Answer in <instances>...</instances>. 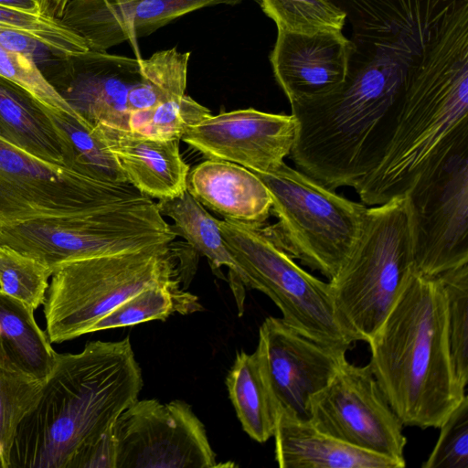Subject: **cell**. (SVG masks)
<instances>
[{"label": "cell", "mask_w": 468, "mask_h": 468, "mask_svg": "<svg viewBox=\"0 0 468 468\" xmlns=\"http://www.w3.org/2000/svg\"><path fill=\"white\" fill-rule=\"evenodd\" d=\"M468 141V0L455 4L413 56L354 187L366 206L404 197L420 175Z\"/></svg>", "instance_id": "6da1fadb"}, {"label": "cell", "mask_w": 468, "mask_h": 468, "mask_svg": "<svg viewBox=\"0 0 468 468\" xmlns=\"http://www.w3.org/2000/svg\"><path fill=\"white\" fill-rule=\"evenodd\" d=\"M143 385L129 336L58 354L38 399L17 428L9 468H70L138 399Z\"/></svg>", "instance_id": "7a4b0ae2"}, {"label": "cell", "mask_w": 468, "mask_h": 468, "mask_svg": "<svg viewBox=\"0 0 468 468\" xmlns=\"http://www.w3.org/2000/svg\"><path fill=\"white\" fill-rule=\"evenodd\" d=\"M411 59L393 48H356L339 87L291 102L297 133L290 157L296 169L331 189L354 188L365 176L372 144Z\"/></svg>", "instance_id": "3957f363"}, {"label": "cell", "mask_w": 468, "mask_h": 468, "mask_svg": "<svg viewBox=\"0 0 468 468\" xmlns=\"http://www.w3.org/2000/svg\"><path fill=\"white\" fill-rule=\"evenodd\" d=\"M367 343L373 375L403 426L439 428L465 395L451 359L439 278L412 272Z\"/></svg>", "instance_id": "277c9868"}, {"label": "cell", "mask_w": 468, "mask_h": 468, "mask_svg": "<svg viewBox=\"0 0 468 468\" xmlns=\"http://www.w3.org/2000/svg\"><path fill=\"white\" fill-rule=\"evenodd\" d=\"M170 245L82 258L57 266L43 309L50 343L89 334L99 320L142 290L179 282Z\"/></svg>", "instance_id": "5b68a950"}, {"label": "cell", "mask_w": 468, "mask_h": 468, "mask_svg": "<svg viewBox=\"0 0 468 468\" xmlns=\"http://www.w3.org/2000/svg\"><path fill=\"white\" fill-rule=\"evenodd\" d=\"M254 173L268 188L278 219L267 230L293 259L333 279L355 248L368 207L285 163Z\"/></svg>", "instance_id": "8992f818"}, {"label": "cell", "mask_w": 468, "mask_h": 468, "mask_svg": "<svg viewBox=\"0 0 468 468\" xmlns=\"http://www.w3.org/2000/svg\"><path fill=\"white\" fill-rule=\"evenodd\" d=\"M412 272L406 197L368 207L355 248L328 282L339 313L360 341L373 336Z\"/></svg>", "instance_id": "52a82bcc"}, {"label": "cell", "mask_w": 468, "mask_h": 468, "mask_svg": "<svg viewBox=\"0 0 468 468\" xmlns=\"http://www.w3.org/2000/svg\"><path fill=\"white\" fill-rule=\"evenodd\" d=\"M245 287L266 294L291 327L318 342L346 348L360 341L335 303L329 282L301 268L266 227L219 220Z\"/></svg>", "instance_id": "ba28073f"}, {"label": "cell", "mask_w": 468, "mask_h": 468, "mask_svg": "<svg viewBox=\"0 0 468 468\" xmlns=\"http://www.w3.org/2000/svg\"><path fill=\"white\" fill-rule=\"evenodd\" d=\"M176 236L157 204L145 195L85 216L0 227V245L53 271L73 260L170 245Z\"/></svg>", "instance_id": "9c48e42d"}, {"label": "cell", "mask_w": 468, "mask_h": 468, "mask_svg": "<svg viewBox=\"0 0 468 468\" xmlns=\"http://www.w3.org/2000/svg\"><path fill=\"white\" fill-rule=\"evenodd\" d=\"M141 195L128 182L47 162L0 136V227L85 216Z\"/></svg>", "instance_id": "30bf717a"}, {"label": "cell", "mask_w": 468, "mask_h": 468, "mask_svg": "<svg viewBox=\"0 0 468 468\" xmlns=\"http://www.w3.org/2000/svg\"><path fill=\"white\" fill-rule=\"evenodd\" d=\"M414 271L429 277L468 262V141L419 176L405 195Z\"/></svg>", "instance_id": "8fae6325"}, {"label": "cell", "mask_w": 468, "mask_h": 468, "mask_svg": "<svg viewBox=\"0 0 468 468\" xmlns=\"http://www.w3.org/2000/svg\"><path fill=\"white\" fill-rule=\"evenodd\" d=\"M310 421L321 431L360 450L406 465L407 439L373 375L370 365L346 359L309 403Z\"/></svg>", "instance_id": "7c38bea8"}, {"label": "cell", "mask_w": 468, "mask_h": 468, "mask_svg": "<svg viewBox=\"0 0 468 468\" xmlns=\"http://www.w3.org/2000/svg\"><path fill=\"white\" fill-rule=\"evenodd\" d=\"M115 468H215L205 427L182 400H135L112 428Z\"/></svg>", "instance_id": "4fadbf2b"}, {"label": "cell", "mask_w": 468, "mask_h": 468, "mask_svg": "<svg viewBox=\"0 0 468 468\" xmlns=\"http://www.w3.org/2000/svg\"><path fill=\"white\" fill-rule=\"evenodd\" d=\"M255 351L278 410L303 420H310L311 398L346 359V348L307 337L272 316L261 324Z\"/></svg>", "instance_id": "5bb4252c"}, {"label": "cell", "mask_w": 468, "mask_h": 468, "mask_svg": "<svg viewBox=\"0 0 468 468\" xmlns=\"http://www.w3.org/2000/svg\"><path fill=\"white\" fill-rule=\"evenodd\" d=\"M296 133L297 122L292 114L249 108L210 114L190 126L181 141L207 159L265 173L290 156Z\"/></svg>", "instance_id": "9a60e30c"}, {"label": "cell", "mask_w": 468, "mask_h": 468, "mask_svg": "<svg viewBox=\"0 0 468 468\" xmlns=\"http://www.w3.org/2000/svg\"><path fill=\"white\" fill-rule=\"evenodd\" d=\"M242 0H70L61 21L81 37L90 50L108 48L129 41L135 46L177 17L217 5Z\"/></svg>", "instance_id": "2e32d148"}, {"label": "cell", "mask_w": 468, "mask_h": 468, "mask_svg": "<svg viewBox=\"0 0 468 468\" xmlns=\"http://www.w3.org/2000/svg\"><path fill=\"white\" fill-rule=\"evenodd\" d=\"M355 44L342 31L312 35L278 30L270 61L289 102L327 94L346 78Z\"/></svg>", "instance_id": "e0dca14e"}, {"label": "cell", "mask_w": 468, "mask_h": 468, "mask_svg": "<svg viewBox=\"0 0 468 468\" xmlns=\"http://www.w3.org/2000/svg\"><path fill=\"white\" fill-rule=\"evenodd\" d=\"M61 62L68 82L58 91L67 102L94 125L128 130L126 98L141 80L138 58L90 49Z\"/></svg>", "instance_id": "ac0fdd59"}, {"label": "cell", "mask_w": 468, "mask_h": 468, "mask_svg": "<svg viewBox=\"0 0 468 468\" xmlns=\"http://www.w3.org/2000/svg\"><path fill=\"white\" fill-rule=\"evenodd\" d=\"M331 1L350 20L356 48H388L416 56L460 0Z\"/></svg>", "instance_id": "d6986e66"}, {"label": "cell", "mask_w": 468, "mask_h": 468, "mask_svg": "<svg viewBox=\"0 0 468 468\" xmlns=\"http://www.w3.org/2000/svg\"><path fill=\"white\" fill-rule=\"evenodd\" d=\"M95 127L126 181L140 193L163 200L186 190L189 166L181 156L180 140L154 138L101 123Z\"/></svg>", "instance_id": "ffe728a7"}, {"label": "cell", "mask_w": 468, "mask_h": 468, "mask_svg": "<svg viewBox=\"0 0 468 468\" xmlns=\"http://www.w3.org/2000/svg\"><path fill=\"white\" fill-rule=\"evenodd\" d=\"M186 190L202 206L230 219L263 226L271 197L258 176L239 165L207 159L188 172Z\"/></svg>", "instance_id": "44dd1931"}, {"label": "cell", "mask_w": 468, "mask_h": 468, "mask_svg": "<svg viewBox=\"0 0 468 468\" xmlns=\"http://www.w3.org/2000/svg\"><path fill=\"white\" fill-rule=\"evenodd\" d=\"M275 460L282 468H402L399 462L352 447L309 420L278 410Z\"/></svg>", "instance_id": "7402d4cb"}, {"label": "cell", "mask_w": 468, "mask_h": 468, "mask_svg": "<svg viewBox=\"0 0 468 468\" xmlns=\"http://www.w3.org/2000/svg\"><path fill=\"white\" fill-rule=\"evenodd\" d=\"M0 136L47 162L78 165L92 174L79 162L69 139L50 120L44 106L27 91L2 77Z\"/></svg>", "instance_id": "603a6c76"}, {"label": "cell", "mask_w": 468, "mask_h": 468, "mask_svg": "<svg viewBox=\"0 0 468 468\" xmlns=\"http://www.w3.org/2000/svg\"><path fill=\"white\" fill-rule=\"evenodd\" d=\"M156 204L163 216L173 219L174 232L205 256L213 271H219L222 266L229 269V284L241 315L245 285L241 270L223 239L219 220L212 217L187 190L176 197L159 200Z\"/></svg>", "instance_id": "cb8c5ba5"}, {"label": "cell", "mask_w": 468, "mask_h": 468, "mask_svg": "<svg viewBox=\"0 0 468 468\" xmlns=\"http://www.w3.org/2000/svg\"><path fill=\"white\" fill-rule=\"evenodd\" d=\"M0 347L22 371L45 382L58 355L37 324L34 310L0 290Z\"/></svg>", "instance_id": "d4e9b609"}, {"label": "cell", "mask_w": 468, "mask_h": 468, "mask_svg": "<svg viewBox=\"0 0 468 468\" xmlns=\"http://www.w3.org/2000/svg\"><path fill=\"white\" fill-rule=\"evenodd\" d=\"M226 385L245 432L258 442L267 441L274 434L278 409L256 351L251 354L237 353Z\"/></svg>", "instance_id": "484cf974"}, {"label": "cell", "mask_w": 468, "mask_h": 468, "mask_svg": "<svg viewBox=\"0 0 468 468\" xmlns=\"http://www.w3.org/2000/svg\"><path fill=\"white\" fill-rule=\"evenodd\" d=\"M180 282L148 287L125 300L93 324L90 333L165 320L174 314H191L203 310L197 295L183 290Z\"/></svg>", "instance_id": "4316f807"}, {"label": "cell", "mask_w": 468, "mask_h": 468, "mask_svg": "<svg viewBox=\"0 0 468 468\" xmlns=\"http://www.w3.org/2000/svg\"><path fill=\"white\" fill-rule=\"evenodd\" d=\"M43 385L18 368L0 347V468H9L17 428L38 399Z\"/></svg>", "instance_id": "83f0119b"}, {"label": "cell", "mask_w": 468, "mask_h": 468, "mask_svg": "<svg viewBox=\"0 0 468 468\" xmlns=\"http://www.w3.org/2000/svg\"><path fill=\"white\" fill-rule=\"evenodd\" d=\"M447 304V335L456 379L465 390L468 383V262L437 276Z\"/></svg>", "instance_id": "f1b7e54d"}, {"label": "cell", "mask_w": 468, "mask_h": 468, "mask_svg": "<svg viewBox=\"0 0 468 468\" xmlns=\"http://www.w3.org/2000/svg\"><path fill=\"white\" fill-rule=\"evenodd\" d=\"M277 30L312 35L342 31L346 15L331 0H259Z\"/></svg>", "instance_id": "f546056e"}, {"label": "cell", "mask_w": 468, "mask_h": 468, "mask_svg": "<svg viewBox=\"0 0 468 468\" xmlns=\"http://www.w3.org/2000/svg\"><path fill=\"white\" fill-rule=\"evenodd\" d=\"M0 28L27 35L58 58H70L90 50L85 40L59 18L0 5Z\"/></svg>", "instance_id": "4dcf8cb0"}, {"label": "cell", "mask_w": 468, "mask_h": 468, "mask_svg": "<svg viewBox=\"0 0 468 468\" xmlns=\"http://www.w3.org/2000/svg\"><path fill=\"white\" fill-rule=\"evenodd\" d=\"M44 108L50 120L65 133L84 167L102 180L127 182L94 124L83 116L74 117Z\"/></svg>", "instance_id": "1f68e13d"}, {"label": "cell", "mask_w": 468, "mask_h": 468, "mask_svg": "<svg viewBox=\"0 0 468 468\" xmlns=\"http://www.w3.org/2000/svg\"><path fill=\"white\" fill-rule=\"evenodd\" d=\"M210 111L187 95L163 101L153 108L130 112L128 130L159 139H177Z\"/></svg>", "instance_id": "d6a6232c"}, {"label": "cell", "mask_w": 468, "mask_h": 468, "mask_svg": "<svg viewBox=\"0 0 468 468\" xmlns=\"http://www.w3.org/2000/svg\"><path fill=\"white\" fill-rule=\"evenodd\" d=\"M52 273L40 261L0 245V290L34 311L44 304Z\"/></svg>", "instance_id": "836d02e7"}, {"label": "cell", "mask_w": 468, "mask_h": 468, "mask_svg": "<svg viewBox=\"0 0 468 468\" xmlns=\"http://www.w3.org/2000/svg\"><path fill=\"white\" fill-rule=\"evenodd\" d=\"M0 77L18 86L47 109L74 117L79 114L30 58L0 46Z\"/></svg>", "instance_id": "e575fe53"}, {"label": "cell", "mask_w": 468, "mask_h": 468, "mask_svg": "<svg viewBox=\"0 0 468 468\" xmlns=\"http://www.w3.org/2000/svg\"><path fill=\"white\" fill-rule=\"evenodd\" d=\"M190 52L176 48L138 58L141 81L161 102L185 95Z\"/></svg>", "instance_id": "d590c367"}, {"label": "cell", "mask_w": 468, "mask_h": 468, "mask_svg": "<svg viewBox=\"0 0 468 468\" xmlns=\"http://www.w3.org/2000/svg\"><path fill=\"white\" fill-rule=\"evenodd\" d=\"M440 435L423 468H468V398L466 395L441 424Z\"/></svg>", "instance_id": "8d00e7d4"}, {"label": "cell", "mask_w": 468, "mask_h": 468, "mask_svg": "<svg viewBox=\"0 0 468 468\" xmlns=\"http://www.w3.org/2000/svg\"><path fill=\"white\" fill-rule=\"evenodd\" d=\"M112 428L81 452L71 468H115L116 446Z\"/></svg>", "instance_id": "74e56055"}, {"label": "cell", "mask_w": 468, "mask_h": 468, "mask_svg": "<svg viewBox=\"0 0 468 468\" xmlns=\"http://www.w3.org/2000/svg\"><path fill=\"white\" fill-rule=\"evenodd\" d=\"M0 46L4 48L23 54L33 59L40 68L55 57L48 48L34 38L12 30L0 28Z\"/></svg>", "instance_id": "f35d334b"}, {"label": "cell", "mask_w": 468, "mask_h": 468, "mask_svg": "<svg viewBox=\"0 0 468 468\" xmlns=\"http://www.w3.org/2000/svg\"><path fill=\"white\" fill-rule=\"evenodd\" d=\"M0 5L34 14L45 15L44 0H0Z\"/></svg>", "instance_id": "ab89813d"}, {"label": "cell", "mask_w": 468, "mask_h": 468, "mask_svg": "<svg viewBox=\"0 0 468 468\" xmlns=\"http://www.w3.org/2000/svg\"><path fill=\"white\" fill-rule=\"evenodd\" d=\"M70 0H44L45 15L61 18Z\"/></svg>", "instance_id": "60d3db41"}]
</instances>
